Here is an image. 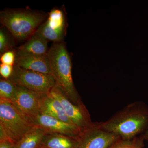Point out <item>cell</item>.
<instances>
[{"label":"cell","instance_id":"1","mask_svg":"<svg viewBox=\"0 0 148 148\" xmlns=\"http://www.w3.org/2000/svg\"><path fill=\"white\" fill-rule=\"evenodd\" d=\"M96 123L101 129L117 135L121 140H132L148 128V108L143 102H135L108 120Z\"/></svg>","mask_w":148,"mask_h":148},{"label":"cell","instance_id":"2","mask_svg":"<svg viewBox=\"0 0 148 148\" xmlns=\"http://www.w3.org/2000/svg\"><path fill=\"white\" fill-rule=\"evenodd\" d=\"M47 55L51 75L55 79L56 85L74 104L83 103L73 81L71 58L65 43H53L48 49Z\"/></svg>","mask_w":148,"mask_h":148},{"label":"cell","instance_id":"3","mask_svg":"<svg viewBox=\"0 0 148 148\" xmlns=\"http://www.w3.org/2000/svg\"><path fill=\"white\" fill-rule=\"evenodd\" d=\"M46 14L29 8L5 9L0 12V21L18 40L30 38L46 18Z\"/></svg>","mask_w":148,"mask_h":148},{"label":"cell","instance_id":"4","mask_svg":"<svg viewBox=\"0 0 148 148\" xmlns=\"http://www.w3.org/2000/svg\"><path fill=\"white\" fill-rule=\"evenodd\" d=\"M35 126L33 120L21 113L10 101L0 98V126L12 143L16 144Z\"/></svg>","mask_w":148,"mask_h":148},{"label":"cell","instance_id":"5","mask_svg":"<svg viewBox=\"0 0 148 148\" xmlns=\"http://www.w3.org/2000/svg\"><path fill=\"white\" fill-rule=\"evenodd\" d=\"M8 79L16 85L42 95L49 93L56 86L52 75L22 69L15 65L14 66L12 75Z\"/></svg>","mask_w":148,"mask_h":148},{"label":"cell","instance_id":"6","mask_svg":"<svg viewBox=\"0 0 148 148\" xmlns=\"http://www.w3.org/2000/svg\"><path fill=\"white\" fill-rule=\"evenodd\" d=\"M49 93L60 101L66 115L73 124L82 131L93 124L94 122L91 121L90 114L83 103L80 105L74 104L56 85L52 88Z\"/></svg>","mask_w":148,"mask_h":148},{"label":"cell","instance_id":"7","mask_svg":"<svg viewBox=\"0 0 148 148\" xmlns=\"http://www.w3.org/2000/svg\"><path fill=\"white\" fill-rule=\"evenodd\" d=\"M68 26L66 15L61 8L52 10L44 22L37 29L36 34L53 43L63 42Z\"/></svg>","mask_w":148,"mask_h":148},{"label":"cell","instance_id":"8","mask_svg":"<svg viewBox=\"0 0 148 148\" xmlns=\"http://www.w3.org/2000/svg\"><path fill=\"white\" fill-rule=\"evenodd\" d=\"M42 95L16 85L11 102L21 113L33 119L40 113V101Z\"/></svg>","mask_w":148,"mask_h":148},{"label":"cell","instance_id":"9","mask_svg":"<svg viewBox=\"0 0 148 148\" xmlns=\"http://www.w3.org/2000/svg\"><path fill=\"white\" fill-rule=\"evenodd\" d=\"M119 139L117 135L101 129L94 122L82 131L78 148H108Z\"/></svg>","mask_w":148,"mask_h":148},{"label":"cell","instance_id":"10","mask_svg":"<svg viewBox=\"0 0 148 148\" xmlns=\"http://www.w3.org/2000/svg\"><path fill=\"white\" fill-rule=\"evenodd\" d=\"M33 120L36 126L42 128L47 133L78 138L82 132L79 128L73 124L61 121L41 113L37 115Z\"/></svg>","mask_w":148,"mask_h":148},{"label":"cell","instance_id":"11","mask_svg":"<svg viewBox=\"0 0 148 148\" xmlns=\"http://www.w3.org/2000/svg\"><path fill=\"white\" fill-rule=\"evenodd\" d=\"M16 52L14 65L22 69L51 75L47 54L37 55Z\"/></svg>","mask_w":148,"mask_h":148},{"label":"cell","instance_id":"12","mask_svg":"<svg viewBox=\"0 0 148 148\" xmlns=\"http://www.w3.org/2000/svg\"><path fill=\"white\" fill-rule=\"evenodd\" d=\"M40 112L61 121L73 124L66 115L60 101L49 93L42 96L40 101Z\"/></svg>","mask_w":148,"mask_h":148},{"label":"cell","instance_id":"13","mask_svg":"<svg viewBox=\"0 0 148 148\" xmlns=\"http://www.w3.org/2000/svg\"><path fill=\"white\" fill-rule=\"evenodd\" d=\"M79 137H71L64 135L46 133L42 143L44 148H78Z\"/></svg>","mask_w":148,"mask_h":148},{"label":"cell","instance_id":"14","mask_svg":"<svg viewBox=\"0 0 148 148\" xmlns=\"http://www.w3.org/2000/svg\"><path fill=\"white\" fill-rule=\"evenodd\" d=\"M47 40L35 33L24 44L18 47L16 52L37 55L47 54Z\"/></svg>","mask_w":148,"mask_h":148},{"label":"cell","instance_id":"15","mask_svg":"<svg viewBox=\"0 0 148 148\" xmlns=\"http://www.w3.org/2000/svg\"><path fill=\"white\" fill-rule=\"evenodd\" d=\"M42 128L35 126L15 144V148H39L46 134Z\"/></svg>","mask_w":148,"mask_h":148},{"label":"cell","instance_id":"16","mask_svg":"<svg viewBox=\"0 0 148 148\" xmlns=\"http://www.w3.org/2000/svg\"><path fill=\"white\" fill-rule=\"evenodd\" d=\"M16 85L8 79L0 80V98L10 101L15 92Z\"/></svg>","mask_w":148,"mask_h":148},{"label":"cell","instance_id":"17","mask_svg":"<svg viewBox=\"0 0 148 148\" xmlns=\"http://www.w3.org/2000/svg\"><path fill=\"white\" fill-rule=\"evenodd\" d=\"M138 137H136L132 140L119 139L108 148H134L137 143Z\"/></svg>","mask_w":148,"mask_h":148},{"label":"cell","instance_id":"18","mask_svg":"<svg viewBox=\"0 0 148 148\" xmlns=\"http://www.w3.org/2000/svg\"><path fill=\"white\" fill-rule=\"evenodd\" d=\"M16 59V52L9 50L2 54L1 61L2 64L14 66Z\"/></svg>","mask_w":148,"mask_h":148},{"label":"cell","instance_id":"19","mask_svg":"<svg viewBox=\"0 0 148 148\" xmlns=\"http://www.w3.org/2000/svg\"><path fill=\"white\" fill-rule=\"evenodd\" d=\"M9 40L7 35L3 30H0V52L3 53L9 51Z\"/></svg>","mask_w":148,"mask_h":148},{"label":"cell","instance_id":"20","mask_svg":"<svg viewBox=\"0 0 148 148\" xmlns=\"http://www.w3.org/2000/svg\"><path fill=\"white\" fill-rule=\"evenodd\" d=\"M13 70L14 66L2 64L0 65V74L4 79H8L10 77Z\"/></svg>","mask_w":148,"mask_h":148},{"label":"cell","instance_id":"21","mask_svg":"<svg viewBox=\"0 0 148 148\" xmlns=\"http://www.w3.org/2000/svg\"><path fill=\"white\" fill-rule=\"evenodd\" d=\"M0 148H15V144L9 140L1 141Z\"/></svg>","mask_w":148,"mask_h":148},{"label":"cell","instance_id":"22","mask_svg":"<svg viewBox=\"0 0 148 148\" xmlns=\"http://www.w3.org/2000/svg\"><path fill=\"white\" fill-rule=\"evenodd\" d=\"M144 140L141 136L138 137L137 143L134 148H143L144 147Z\"/></svg>","mask_w":148,"mask_h":148},{"label":"cell","instance_id":"23","mask_svg":"<svg viewBox=\"0 0 148 148\" xmlns=\"http://www.w3.org/2000/svg\"><path fill=\"white\" fill-rule=\"evenodd\" d=\"M140 136L142 137L143 140H146L148 142V128L143 134L140 135Z\"/></svg>","mask_w":148,"mask_h":148},{"label":"cell","instance_id":"24","mask_svg":"<svg viewBox=\"0 0 148 148\" xmlns=\"http://www.w3.org/2000/svg\"><path fill=\"white\" fill-rule=\"evenodd\" d=\"M39 148H44L42 147H40Z\"/></svg>","mask_w":148,"mask_h":148}]
</instances>
